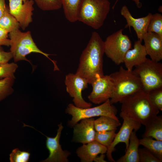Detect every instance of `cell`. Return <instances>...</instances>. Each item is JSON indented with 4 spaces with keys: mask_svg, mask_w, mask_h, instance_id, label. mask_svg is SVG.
<instances>
[{
    "mask_svg": "<svg viewBox=\"0 0 162 162\" xmlns=\"http://www.w3.org/2000/svg\"><path fill=\"white\" fill-rule=\"evenodd\" d=\"M104 41L99 34L93 32L86 47L82 52L76 74L86 80L88 84L104 75Z\"/></svg>",
    "mask_w": 162,
    "mask_h": 162,
    "instance_id": "6da1fadb",
    "label": "cell"
},
{
    "mask_svg": "<svg viewBox=\"0 0 162 162\" xmlns=\"http://www.w3.org/2000/svg\"><path fill=\"white\" fill-rule=\"evenodd\" d=\"M120 103L121 112L144 125L160 111L151 102L148 92L143 90L128 96Z\"/></svg>",
    "mask_w": 162,
    "mask_h": 162,
    "instance_id": "7a4b0ae2",
    "label": "cell"
},
{
    "mask_svg": "<svg viewBox=\"0 0 162 162\" xmlns=\"http://www.w3.org/2000/svg\"><path fill=\"white\" fill-rule=\"evenodd\" d=\"M109 75L114 85L113 92L110 100L112 104L120 103L128 96L142 90L140 80L133 70L121 66L118 71Z\"/></svg>",
    "mask_w": 162,
    "mask_h": 162,
    "instance_id": "3957f363",
    "label": "cell"
},
{
    "mask_svg": "<svg viewBox=\"0 0 162 162\" xmlns=\"http://www.w3.org/2000/svg\"><path fill=\"white\" fill-rule=\"evenodd\" d=\"M10 40V52L15 62L20 61L28 60L26 56L32 52L41 54L49 58L53 63L54 70H59L56 62L50 59V54L46 53L41 50L36 45L29 31L23 32L19 29L9 33Z\"/></svg>",
    "mask_w": 162,
    "mask_h": 162,
    "instance_id": "277c9868",
    "label": "cell"
},
{
    "mask_svg": "<svg viewBox=\"0 0 162 162\" xmlns=\"http://www.w3.org/2000/svg\"><path fill=\"white\" fill-rule=\"evenodd\" d=\"M108 0H82L77 15L79 21L98 29L103 25L110 11Z\"/></svg>",
    "mask_w": 162,
    "mask_h": 162,
    "instance_id": "5b68a950",
    "label": "cell"
},
{
    "mask_svg": "<svg viewBox=\"0 0 162 162\" xmlns=\"http://www.w3.org/2000/svg\"><path fill=\"white\" fill-rule=\"evenodd\" d=\"M110 100L93 107L80 108L72 104H69L66 109V112L72 116L71 119L69 122V126L74 127L82 119L101 116H109L119 120L116 116L117 110L110 103Z\"/></svg>",
    "mask_w": 162,
    "mask_h": 162,
    "instance_id": "8992f818",
    "label": "cell"
},
{
    "mask_svg": "<svg viewBox=\"0 0 162 162\" xmlns=\"http://www.w3.org/2000/svg\"><path fill=\"white\" fill-rule=\"evenodd\" d=\"M133 70L139 78L142 90L148 92L162 86V64L147 58Z\"/></svg>",
    "mask_w": 162,
    "mask_h": 162,
    "instance_id": "52a82bcc",
    "label": "cell"
},
{
    "mask_svg": "<svg viewBox=\"0 0 162 162\" xmlns=\"http://www.w3.org/2000/svg\"><path fill=\"white\" fill-rule=\"evenodd\" d=\"M131 40L120 29L108 36L104 41V51L107 57L116 64L123 63L126 52L131 49Z\"/></svg>",
    "mask_w": 162,
    "mask_h": 162,
    "instance_id": "ba28073f",
    "label": "cell"
},
{
    "mask_svg": "<svg viewBox=\"0 0 162 162\" xmlns=\"http://www.w3.org/2000/svg\"><path fill=\"white\" fill-rule=\"evenodd\" d=\"M64 82L66 91L73 98L75 106L83 108L91 107L92 104L86 101L82 96V91L88 87L86 80L76 73H70L65 76Z\"/></svg>",
    "mask_w": 162,
    "mask_h": 162,
    "instance_id": "9c48e42d",
    "label": "cell"
},
{
    "mask_svg": "<svg viewBox=\"0 0 162 162\" xmlns=\"http://www.w3.org/2000/svg\"><path fill=\"white\" fill-rule=\"evenodd\" d=\"M120 116L123 120V124L111 145L107 148L106 156L109 161L115 162L112 158V153L115 150V147L118 143L125 144L126 149L128 148L130 136L133 130L137 131L141 126V124L136 120L121 112Z\"/></svg>",
    "mask_w": 162,
    "mask_h": 162,
    "instance_id": "30bf717a",
    "label": "cell"
},
{
    "mask_svg": "<svg viewBox=\"0 0 162 162\" xmlns=\"http://www.w3.org/2000/svg\"><path fill=\"white\" fill-rule=\"evenodd\" d=\"M91 84L92 89L88 98L92 102L100 104L111 98L113 92L114 85L109 75L98 77Z\"/></svg>",
    "mask_w": 162,
    "mask_h": 162,
    "instance_id": "8fae6325",
    "label": "cell"
},
{
    "mask_svg": "<svg viewBox=\"0 0 162 162\" xmlns=\"http://www.w3.org/2000/svg\"><path fill=\"white\" fill-rule=\"evenodd\" d=\"M9 12L17 20L20 27L25 30L32 21L33 0L23 2L22 0H9Z\"/></svg>",
    "mask_w": 162,
    "mask_h": 162,
    "instance_id": "7c38bea8",
    "label": "cell"
},
{
    "mask_svg": "<svg viewBox=\"0 0 162 162\" xmlns=\"http://www.w3.org/2000/svg\"><path fill=\"white\" fill-rule=\"evenodd\" d=\"M57 133L54 137L46 136V146L49 151V155L43 162H67L68 157L70 153L67 151L62 150L59 143L61 132L63 128L62 123L58 125Z\"/></svg>",
    "mask_w": 162,
    "mask_h": 162,
    "instance_id": "4fadbf2b",
    "label": "cell"
},
{
    "mask_svg": "<svg viewBox=\"0 0 162 162\" xmlns=\"http://www.w3.org/2000/svg\"><path fill=\"white\" fill-rule=\"evenodd\" d=\"M120 13L127 22L125 28L129 27L130 30V27H133L136 32L138 40L142 42L144 37L147 32L148 26L152 14L149 13L145 16L136 18L132 16L125 5L122 8Z\"/></svg>",
    "mask_w": 162,
    "mask_h": 162,
    "instance_id": "5bb4252c",
    "label": "cell"
},
{
    "mask_svg": "<svg viewBox=\"0 0 162 162\" xmlns=\"http://www.w3.org/2000/svg\"><path fill=\"white\" fill-rule=\"evenodd\" d=\"M94 118L81 120L74 126V141L85 144L94 140L96 131Z\"/></svg>",
    "mask_w": 162,
    "mask_h": 162,
    "instance_id": "9a60e30c",
    "label": "cell"
},
{
    "mask_svg": "<svg viewBox=\"0 0 162 162\" xmlns=\"http://www.w3.org/2000/svg\"><path fill=\"white\" fill-rule=\"evenodd\" d=\"M147 55L144 45L138 40L134 42L133 48L126 53L123 63L126 69L132 70L134 67L139 65L146 61Z\"/></svg>",
    "mask_w": 162,
    "mask_h": 162,
    "instance_id": "2e32d148",
    "label": "cell"
},
{
    "mask_svg": "<svg viewBox=\"0 0 162 162\" xmlns=\"http://www.w3.org/2000/svg\"><path fill=\"white\" fill-rule=\"evenodd\" d=\"M143 40L147 54L151 59L157 62L162 60V37L154 32H147Z\"/></svg>",
    "mask_w": 162,
    "mask_h": 162,
    "instance_id": "e0dca14e",
    "label": "cell"
},
{
    "mask_svg": "<svg viewBox=\"0 0 162 162\" xmlns=\"http://www.w3.org/2000/svg\"><path fill=\"white\" fill-rule=\"evenodd\" d=\"M107 148L98 142L94 140L83 145L76 150L77 156L82 162L94 161L99 154L106 153Z\"/></svg>",
    "mask_w": 162,
    "mask_h": 162,
    "instance_id": "ac0fdd59",
    "label": "cell"
},
{
    "mask_svg": "<svg viewBox=\"0 0 162 162\" xmlns=\"http://www.w3.org/2000/svg\"><path fill=\"white\" fill-rule=\"evenodd\" d=\"M133 130L130 135L128 146L124 154L118 159L117 162H139L138 153L139 139Z\"/></svg>",
    "mask_w": 162,
    "mask_h": 162,
    "instance_id": "d6986e66",
    "label": "cell"
},
{
    "mask_svg": "<svg viewBox=\"0 0 162 162\" xmlns=\"http://www.w3.org/2000/svg\"><path fill=\"white\" fill-rule=\"evenodd\" d=\"M142 137H151L162 141V116L158 115L150 119L146 124Z\"/></svg>",
    "mask_w": 162,
    "mask_h": 162,
    "instance_id": "ffe728a7",
    "label": "cell"
},
{
    "mask_svg": "<svg viewBox=\"0 0 162 162\" xmlns=\"http://www.w3.org/2000/svg\"><path fill=\"white\" fill-rule=\"evenodd\" d=\"M82 0H62V6L66 19L74 22L77 21L78 11Z\"/></svg>",
    "mask_w": 162,
    "mask_h": 162,
    "instance_id": "44dd1931",
    "label": "cell"
},
{
    "mask_svg": "<svg viewBox=\"0 0 162 162\" xmlns=\"http://www.w3.org/2000/svg\"><path fill=\"white\" fill-rule=\"evenodd\" d=\"M121 124L119 120L106 116H101L94 120L96 131L116 130Z\"/></svg>",
    "mask_w": 162,
    "mask_h": 162,
    "instance_id": "7402d4cb",
    "label": "cell"
},
{
    "mask_svg": "<svg viewBox=\"0 0 162 162\" xmlns=\"http://www.w3.org/2000/svg\"><path fill=\"white\" fill-rule=\"evenodd\" d=\"M140 145L143 146L155 157L162 161V141L151 137L139 139Z\"/></svg>",
    "mask_w": 162,
    "mask_h": 162,
    "instance_id": "603a6c76",
    "label": "cell"
},
{
    "mask_svg": "<svg viewBox=\"0 0 162 162\" xmlns=\"http://www.w3.org/2000/svg\"><path fill=\"white\" fill-rule=\"evenodd\" d=\"M20 24L16 19L7 11L0 18V27L7 30L9 33L19 29Z\"/></svg>",
    "mask_w": 162,
    "mask_h": 162,
    "instance_id": "cb8c5ba5",
    "label": "cell"
},
{
    "mask_svg": "<svg viewBox=\"0 0 162 162\" xmlns=\"http://www.w3.org/2000/svg\"><path fill=\"white\" fill-rule=\"evenodd\" d=\"M116 130L96 131L94 140L108 148L111 144L116 136Z\"/></svg>",
    "mask_w": 162,
    "mask_h": 162,
    "instance_id": "d4e9b609",
    "label": "cell"
},
{
    "mask_svg": "<svg viewBox=\"0 0 162 162\" xmlns=\"http://www.w3.org/2000/svg\"><path fill=\"white\" fill-rule=\"evenodd\" d=\"M147 32H154L162 37V15L156 13L152 14L147 28Z\"/></svg>",
    "mask_w": 162,
    "mask_h": 162,
    "instance_id": "484cf974",
    "label": "cell"
},
{
    "mask_svg": "<svg viewBox=\"0 0 162 162\" xmlns=\"http://www.w3.org/2000/svg\"><path fill=\"white\" fill-rule=\"evenodd\" d=\"M37 6L44 11L57 10L62 7V0H33Z\"/></svg>",
    "mask_w": 162,
    "mask_h": 162,
    "instance_id": "4316f807",
    "label": "cell"
},
{
    "mask_svg": "<svg viewBox=\"0 0 162 162\" xmlns=\"http://www.w3.org/2000/svg\"><path fill=\"white\" fill-rule=\"evenodd\" d=\"M15 79L6 78L0 79V101L10 94L14 91L13 86Z\"/></svg>",
    "mask_w": 162,
    "mask_h": 162,
    "instance_id": "83f0119b",
    "label": "cell"
},
{
    "mask_svg": "<svg viewBox=\"0 0 162 162\" xmlns=\"http://www.w3.org/2000/svg\"><path fill=\"white\" fill-rule=\"evenodd\" d=\"M18 66L14 62L0 64V79L15 78L14 74Z\"/></svg>",
    "mask_w": 162,
    "mask_h": 162,
    "instance_id": "f1b7e54d",
    "label": "cell"
},
{
    "mask_svg": "<svg viewBox=\"0 0 162 162\" xmlns=\"http://www.w3.org/2000/svg\"><path fill=\"white\" fill-rule=\"evenodd\" d=\"M148 92L149 99L153 105L159 111H162V86Z\"/></svg>",
    "mask_w": 162,
    "mask_h": 162,
    "instance_id": "f546056e",
    "label": "cell"
},
{
    "mask_svg": "<svg viewBox=\"0 0 162 162\" xmlns=\"http://www.w3.org/2000/svg\"><path fill=\"white\" fill-rule=\"evenodd\" d=\"M30 155L29 152L16 148L13 149L10 154V162H27Z\"/></svg>",
    "mask_w": 162,
    "mask_h": 162,
    "instance_id": "4dcf8cb0",
    "label": "cell"
},
{
    "mask_svg": "<svg viewBox=\"0 0 162 162\" xmlns=\"http://www.w3.org/2000/svg\"><path fill=\"white\" fill-rule=\"evenodd\" d=\"M138 153L139 162H161L162 161L145 148H139Z\"/></svg>",
    "mask_w": 162,
    "mask_h": 162,
    "instance_id": "1f68e13d",
    "label": "cell"
},
{
    "mask_svg": "<svg viewBox=\"0 0 162 162\" xmlns=\"http://www.w3.org/2000/svg\"><path fill=\"white\" fill-rule=\"evenodd\" d=\"M12 58L11 52L5 51L0 45V64L8 63Z\"/></svg>",
    "mask_w": 162,
    "mask_h": 162,
    "instance_id": "d6a6232c",
    "label": "cell"
},
{
    "mask_svg": "<svg viewBox=\"0 0 162 162\" xmlns=\"http://www.w3.org/2000/svg\"><path fill=\"white\" fill-rule=\"evenodd\" d=\"M9 10L6 4L5 0H0V18Z\"/></svg>",
    "mask_w": 162,
    "mask_h": 162,
    "instance_id": "836d02e7",
    "label": "cell"
},
{
    "mask_svg": "<svg viewBox=\"0 0 162 162\" xmlns=\"http://www.w3.org/2000/svg\"><path fill=\"white\" fill-rule=\"evenodd\" d=\"M9 32L6 29L0 27V39H5L8 38Z\"/></svg>",
    "mask_w": 162,
    "mask_h": 162,
    "instance_id": "e575fe53",
    "label": "cell"
},
{
    "mask_svg": "<svg viewBox=\"0 0 162 162\" xmlns=\"http://www.w3.org/2000/svg\"><path fill=\"white\" fill-rule=\"evenodd\" d=\"M0 45H4L9 46L10 45V39L7 38L5 39H0Z\"/></svg>",
    "mask_w": 162,
    "mask_h": 162,
    "instance_id": "d590c367",
    "label": "cell"
},
{
    "mask_svg": "<svg viewBox=\"0 0 162 162\" xmlns=\"http://www.w3.org/2000/svg\"><path fill=\"white\" fill-rule=\"evenodd\" d=\"M105 155L104 154H101L100 156L98 155L94 161L96 162H106L104 160Z\"/></svg>",
    "mask_w": 162,
    "mask_h": 162,
    "instance_id": "8d00e7d4",
    "label": "cell"
},
{
    "mask_svg": "<svg viewBox=\"0 0 162 162\" xmlns=\"http://www.w3.org/2000/svg\"><path fill=\"white\" fill-rule=\"evenodd\" d=\"M133 0L135 2L137 7L140 8L142 7V3L140 2V0ZM118 1V0H116V2L115 4L114 7L115 6V5L116 4Z\"/></svg>",
    "mask_w": 162,
    "mask_h": 162,
    "instance_id": "74e56055",
    "label": "cell"
},
{
    "mask_svg": "<svg viewBox=\"0 0 162 162\" xmlns=\"http://www.w3.org/2000/svg\"><path fill=\"white\" fill-rule=\"evenodd\" d=\"M23 2H25L28 0H22Z\"/></svg>",
    "mask_w": 162,
    "mask_h": 162,
    "instance_id": "f35d334b",
    "label": "cell"
}]
</instances>
